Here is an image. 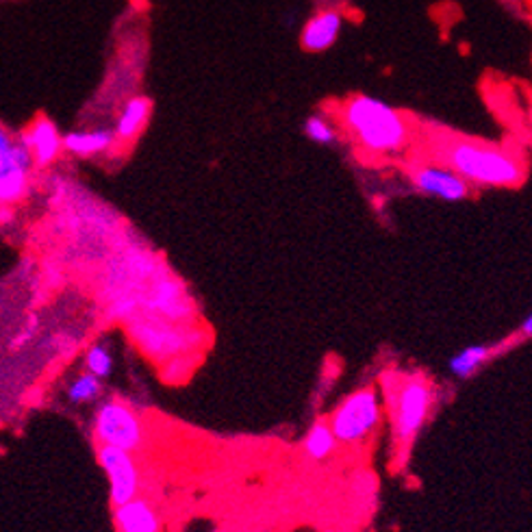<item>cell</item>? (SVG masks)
I'll use <instances>...</instances> for the list:
<instances>
[{
  "label": "cell",
  "instance_id": "6da1fadb",
  "mask_svg": "<svg viewBox=\"0 0 532 532\" xmlns=\"http://www.w3.org/2000/svg\"><path fill=\"white\" fill-rule=\"evenodd\" d=\"M439 159L472 187L511 190L526 179L524 161L496 143L452 137L441 142Z\"/></svg>",
  "mask_w": 532,
  "mask_h": 532
},
{
  "label": "cell",
  "instance_id": "7a4b0ae2",
  "mask_svg": "<svg viewBox=\"0 0 532 532\" xmlns=\"http://www.w3.org/2000/svg\"><path fill=\"white\" fill-rule=\"evenodd\" d=\"M341 122L352 140L365 153L376 157H389L407 151L411 142V126L400 111L363 94L343 103Z\"/></svg>",
  "mask_w": 532,
  "mask_h": 532
},
{
  "label": "cell",
  "instance_id": "3957f363",
  "mask_svg": "<svg viewBox=\"0 0 532 532\" xmlns=\"http://www.w3.org/2000/svg\"><path fill=\"white\" fill-rule=\"evenodd\" d=\"M382 382H385L387 407L391 411L393 437L400 450H409L429 419L435 402V389L422 374L391 376V379L387 376Z\"/></svg>",
  "mask_w": 532,
  "mask_h": 532
},
{
  "label": "cell",
  "instance_id": "277c9868",
  "mask_svg": "<svg viewBox=\"0 0 532 532\" xmlns=\"http://www.w3.org/2000/svg\"><path fill=\"white\" fill-rule=\"evenodd\" d=\"M382 418L380 398L374 387L350 393L330 415V429L337 441L361 443L379 429Z\"/></svg>",
  "mask_w": 532,
  "mask_h": 532
},
{
  "label": "cell",
  "instance_id": "5b68a950",
  "mask_svg": "<svg viewBox=\"0 0 532 532\" xmlns=\"http://www.w3.org/2000/svg\"><path fill=\"white\" fill-rule=\"evenodd\" d=\"M94 439L98 446L137 452L143 446V424L126 402L107 400L94 415Z\"/></svg>",
  "mask_w": 532,
  "mask_h": 532
},
{
  "label": "cell",
  "instance_id": "8992f818",
  "mask_svg": "<svg viewBox=\"0 0 532 532\" xmlns=\"http://www.w3.org/2000/svg\"><path fill=\"white\" fill-rule=\"evenodd\" d=\"M33 157L14 133L0 129V202L3 207L20 202L29 187Z\"/></svg>",
  "mask_w": 532,
  "mask_h": 532
},
{
  "label": "cell",
  "instance_id": "52a82bcc",
  "mask_svg": "<svg viewBox=\"0 0 532 532\" xmlns=\"http://www.w3.org/2000/svg\"><path fill=\"white\" fill-rule=\"evenodd\" d=\"M98 463L109 478V498L113 507L135 500L140 491V472L131 452L98 446Z\"/></svg>",
  "mask_w": 532,
  "mask_h": 532
},
{
  "label": "cell",
  "instance_id": "ba28073f",
  "mask_svg": "<svg viewBox=\"0 0 532 532\" xmlns=\"http://www.w3.org/2000/svg\"><path fill=\"white\" fill-rule=\"evenodd\" d=\"M411 182L422 196L443 202H461L472 193V185L446 163L418 165L411 172Z\"/></svg>",
  "mask_w": 532,
  "mask_h": 532
},
{
  "label": "cell",
  "instance_id": "9c48e42d",
  "mask_svg": "<svg viewBox=\"0 0 532 532\" xmlns=\"http://www.w3.org/2000/svg\"><path fill=\"white\" fill-rule=\"evenodd\" d=\"M18 140L25 143L26 151L31 153L33 163L46 168L54 163L64 151V135H61L57 124L48 120L46 115H37L35 120L18 133Z\"/></svg>",
  "mask_w": 532,
  "mask_h": 532
},
{
  "label": "cell",
  "instance_id": "30bf717a",
  "mask_svg": "<svg viewBox=\"0 0 532 532\" xmlns=\"http://www.w3.org/2000/svg\"><path fill=\"white\" fill-rule=\"evenodd\" d=\"M515 341H517V337L498 343H472V346H465L463 350L452 354L450 361H448V369H450L454 379H472L474 374H478L487 363L493 361V359L507 350L508 346H513Z\"/></svg>",
  "mask_w": 532,
  "mask_h": 532
},
{
  "label": "cell",
  "instance_id": "8fae6325",
  "mask_svg": "<svg viewBox=\"0 0 532 532\" xmlns=\"http://www.w3.org/2000/svg\"><path fill=\"white\" fill-rule=\"evenodd\" d=\"M343 26L340 11H320L304 22L300 31V46L307 53H324L337 42Z\"/></svg>",
  "mask_w": 532,
  "mask_h": 532
},
{
  "label": "cell",
  "instance_id": "7c38bea8",
  "mask_svg": "<svg viewBox=\"0 0 532 532\" xmlns=\"http://www.w3.org/2000/svg\"><path fill=\"white\" fill-rule=\"evenodd\" d=\"M133 335H135L142 350L153 354V357H170V354L182 350L187 343L185 337L179 332L159 324H135Z\"/></svg>",
  "mask_w": 532,
  "mask_h": 532
},
{
  "label": "cell",
  "instance_id": "4fadbf2b",
  "mask_svg": "<svg viewBox=\"0 0 532 532\" xmlns=\"http://www.w3.org/2000/svg\"><path fill=\"white\" fill-rule=\"evenodd\" d=\"M113 519L118 532H159L161 528L157 513L143 498L115 507Z\"/></svg>",
  "mask_w": 532,
  "mask_h": 532
},
{
  "label": "cell",
  "instance_id": "5bb4252c",
  "mask_svg": "<svg viewBox=\"0 0 532 532\" xmlns=\"http://www.w3.org/2000/svg\"><path fill=\"white\" fill-rule=\"evenodd\" d=\"M153 103L143 96L131 98L120 111L118 122H115V140L118 142H133L143 131V126L151 120Z\"/></svg>",
  "mask_w": 532,
  "mask_h": 532
},
{
  "label": "cell",
  "instance_id": "9a60e30c",
  "mask_svg": "<svg viewBox=\"0 0 532 532\" xmlns=\"http://www.w3.org/2000/svg\"><path fill=\"white\" fill-rule=\"evenodd\" d=\"M115 142V133L96 131H72L64 135V151L76 157H94V154L107 153Z\"/></svg>",
  "mask_w": 532,
  "mask_h": 532
},
{
  "label": "cell",
  "instance_id": "2e32d148",
  "mask_svg": "<svg viewBox=\"0 0 532 532\" xmlns=\"http://www.w3.org/2000/svg\"><path fill=\"white\" fill-rule=\"evenodd\" d=\"M153 311L163 313L170 320H182L190 315V302L182 298V290L174 281H161L154 285L151 300L146 302Z\"/></svg>",
  "mask_w": 532,
  "mask_h": 532
},
{
  "label": "cell",
  "instance_id": "e0dca14e",
  "mask_svg": "<svg viewBox=\"0 0 532 532\" xmlns=\"http://www.w3.org/2000/svg\"><path fill=\"white\" fill-rule=\"evenodd\" d=\"M337 448V437L330 429V422H315L304 437V452L313 461H324Z\"/></svg>",
  "mask_w": 532,
  "mask_h": 532
},
{
  "label": "cell",
  "instance_id": "ac0fdd59",
  "mask_svg": "<svg viewBox=\"0 0 532 532\" xmlns=\"http://www.w3.org/2000/svg\"><path fill=\"white\" fill-rule=\"evenodd\" d=\"M98 396H101V379H96V376L90 374V372L81 374L79 379L72 382L70 389H68L70 402H74V404L94 402Z\"/></svg>",
  "mask_w": 532,
  "mask_h": 532
},
{
  "label": "cell",
  "instance_id": "d6986e66",
  "mask_svg": "<svg viewBox=\"0 0 532 532\" xmlns=\"http://www.w3.org/2000/svg\"><path fill=\"white\" fill-rule=\"evenodd\" d=\"M304 133H307L309 140L321 143V146H329V143L335 142L337 137L335 124L321 113H315L311 118H307V122H304Z\"/></svg>",
  "mask_w": 532,
  "mask_h": 532
},
{
  "label": "cell",
  "instance_id": "ffe728a7",
  "mask_svg": "<svg viewBox=\"0 0 532 532\" xmlns=\"http://www.w3.org/2000/svg\"><path fill=\"white\" fill-rule=\"evenodd\" d=\"M85 368L87 372L96 376V379H107L111 369H113V357H111L107 346H103V343L92 346L85 354Z\"/></svg>",
  "mask_w": 532,
  "mask_h": 532
},
{
  "label": "cell",
  "instance_id": "44dd1931",
  "mask_svg": "<svg viewBox=\"0 0 532 532\" xmlns=\"http://www.w3.org/2000/svg\"><path fill=\"white\" fill-rule=\"evenodd\" d=\"M515 337H517V340H532V311L526 315L522 324H519L517 335H515Z\"/></svg>",
  "mask_w": 532,
  "mask_h": 532
}]
</instances>
